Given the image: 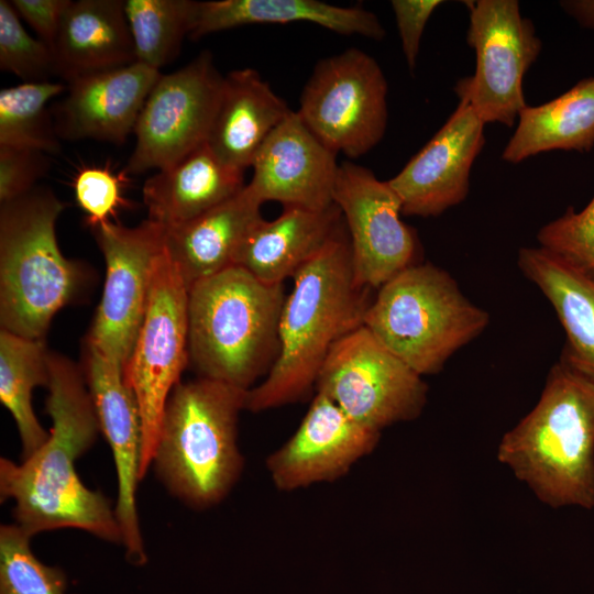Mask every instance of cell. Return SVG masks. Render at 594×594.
Here are the masks:
<instances>
[{
	"label": "cell",
	"mask_w": 594,
	"mask_h": 594,
	"mask_svg": "<svg viewBox=\"0 0 594 594\" xmlns=\"http://www.w3.org/2000/svg\"><path fill=\"white\" fill-rule=\"evenodd\" d=\"M47 365L45 409L53 424L48 439L20 463L0 459V499L14 502V524L32 538L73 528L122 546L111 502L88 488L75 469L101 432L82 370L53 352Z\"/></svg>",
	"instance_id": "1"
},
{
	"label": "cell",
	"mask_w": 594,
	"mask_h": 594,
	"mask_svg": "<svg viewBox=\"0 0 594 594\" xmlns=\"http://www.w3.org/2000/svg\"><path fill=\"white\" fill-rule=\"evenodd\" d=\"M370 290L354 282L350 241L341 226L293 277L277 358L262 383L246 392L245 409L258 413L306 398L332 346L363 324Z\"/></svg>",
	"instance_id": "2"
},
{
	"label": "cell",
	"mask_w": 594,
	"mask_h": 594,
	"mask_svg": "<svg viewBox=\"0 0 594 594\" xmlns=\"http://www.w3.org/2000/svg\"><path fill=\"white\" fill-rule=\"evenodd\" d=\"M497 457L550 506L594 507V382L560 359Z\"/></svg>",
	"instance_id": "3"
},
{
	"label": "cell",
	"mask_w": 594,
	"mask_h": 594,
	"mask_svg": "<svg viewBox=\"0 0 594 594\" xmlns=\"http://www.w3.org/2000/svg\"><path fill=\"white\" fill-rule=\"evenodd\" d=\"M246 392L198 377L179 382L169 395L151 468L166 490L193 509L221 503L242 474L238 419Z\"/></svg>",
	"instance_id": "4"
},
{
	"label": "cell",
	"mask_w": 594,
	"mask_h": 594,
	"mask_svg": "<svg viewBox=\"0 0 594 594\" xmlns=\"http://www.w3.org/2000/svg\"><path fill=\"white\" fill-rule=\"evenodd\" d=\"M283 284L233 265L188 290V356L199 377L249 391L279 349Z\"/></svg>",
	"instance_id": "5"
},
{
	"label": "cell",
	"mask_w": 594,
	"mask_h": 594,
	"mask_svg": "<svg viewBox=\"0 0 594 594\" xmlns=\"http://www.w3.org/2000/svg\"><path fill=\"white\" fill-rule=\"evenodd\" d=\"M64 209L51 189L38 187L1 204V329L44 340L54 315L84 286L82 264L58 248L55 224Z\"/></svg>",
	"instance_id": "6"
},
{
	"label": "cell",
	"mask_w": 594,
	"mask_h": 594,
	"mask_svg": "<svg viewBox=\"0 0 594 594\" xmlns=\"http://www.w3.org/2000/svg\"><path fill=\"white\" fill-rule=\"evenodd\" d=\"M488 323V312L431 263H416L383 284L363 318V326L420 376L440 372Z\"/></svg>",
	"instance_id": "7"
},
{
	"label": "cell",
	"mask_w": 594,
	"mask_h": 594,
	"mask_svg": "<svg viewBox=\"0 0 594 594\" xmlns=\"http://www.w3.org/2000/svg\"><path fill=\"white\" fill-rule=\"evenodd\" d=\"M188 361V289L164 249L155 262L145 316L123 370L141 418V480L151 468L166 403Z\"/></svg>",
	"instance_id": "8"
},
{
	"label": "cell",
	"mask_w": 594,
	"mask_h": 594,
	"mask_svg": "<svg viewBox=\"0 0 594 594\" xmlns=\"http://www.w3.org/2000/svg\"><path fill=\"white\" fill-rule=\"evenodd\" d=\"M387 91L378 63L362 50L350 47L315 65L297 113L332 152L358 158L385 134Z\"/></svg>",
	"instance_id": "9"
},
{
	"label": "cell",
	"mask_w": 594,
	"mask_h": 594,
	"mask_svg": "<svg viewBox=\"0 0 594 594\" xmlns=\"http://www.w3.org/2000/svg\"><path fill=\"white\" fill-rule=\"evenodd\" d=\"M470 24L466 43L476 55L474 74L459 79L454 92L486 123L513 127L528 106L522 79L542 42L517 0L464 1Z\"/></svg>",
	"instance_id": "10"
},
{
	"label": "cell",
	"mask_w": 594,
	"mask_h": 594,
	"mask_svg": "<svg viewBox=\"0 0 594 594\" xmlns=\"http://www.w3.org/2000/svg\"><path fill=\"white\" fill-rule=\"evenodd\" d=\"M316 391L355 421L381 432L416 419L426 405L428 387L362 324L332 346Z\"/></svg>",
	"instance_id": "11"
},
{
	"label": "cell",
	"mask_w": 594,
	"mask_h": 594,
	"mask_svg": "<svg viewBox=\"0 0 594 594\" xmlns=\"http://www.w3.org/2000/svg\"><path fill=\"white\" fill-rule=\"evenodd\" d=\"M223 81L208 51L161 75L138 119L135 145L123 173L158 170L206 143Z\"/></svg>",
	"instance_id": "12"
},
{
	"label": "cell",
	"mask_w": 594,
	"mask_h": 594,
	"mask_svg": "<svg viewBox=\"0 0 594 594\" xmlns=\"http://www.w3.org/2000/svg\"><path fill=\"white\" fill-rule=\"evenodd\" d=\"M90 228L105 257L106 280L86 344L124 370L145 316L153 268L164 250V227L146 219L135 227L107 220Z\"/></svg>",
	"instance_id": "13"
},
{
	"label": "cell",
	"mask_w": 594,
	"mask_h": 594,
	"mask_svg": "<svg viewBox=\"0 0 594 594\" xmlns=\"http://www.w3.org/2000/svg\"><path fill=\"white\" fill-rule=\"evenodd\" d=\"M333 204L349 231L354 282L378 289L418 263L419 241L402 219V202L387 180L352 162L339 164Z\"/></svg>",
	"instance_id": "14"
},
{
	"label": "cell",
	"mask_w": 594,
	"mask_h": 594,
	"mask_svg": "<svg viewBox=\"0 0 594 594\" xmlns=\"http://www.w3.org/2000/svg\"><path fill=\"white\" fill-rule=\"evenodd\" d=\"M100 431L114 460L118 497L116 515L128 562L140 566L147 562L141 532L136 492L140 482L142 426L135 397L127 384L123 366L86 344L81 367Z\"/></svg>",
	"instance_id": "15"
},
{
	"label": "cell",
	"mask_w": 594,
	"mask_h": 594,
	"mask_svg": "<svg viewBox=\"0 0 594 594\" xmlns=\"http://www.w3.org/2000/svg\"><path fill=\"white\" fill-rule=\"evenodd\" d=\"M380 436V431L352 419L326 395L316 393L297 430L267 457L265 465L279 491L333 482L370 454Z\"/></svg>",
	"instance_id": "16"
},
{
	"label": "cell",
	"mask_w": 594,
	"mask_h": 594,
	"mask_svg": "<svg viewBox=\"0 0 594 594\" xmlns=\"http://www.w3.org/2000/svg\"><path fill=\"white\" fill-rule=\"evenodd\" d=\"M485 123L459 100L439 131L388 182L404 216L437 217L465 200L470 173L485 144Z\"/></svg>",
	"instance_id": "17"
},
{
	"label": "cell",
	"mask_w": 594,
	"mask_h": 594,
	"mask_svg": "<svg viewBox=\"0 0 594 594\" xmlns=\"http://www.w3.org/2000/svg\"><path fill=\"white\" fill-rule=\"evenodd\" d=\"M252 168L246 188L262 204L277 201L285 208L314 211L334 205L337 154L314 135L297 111L293 110L266 139Z\"/></svg>",
	"instance_id": "18"
},
{
	"label": "cell",
	"mask_w": 594,
	"mask_h": 594,
	"mask_svg": "<svg viewBox=\"0 0 594 594\" xmlns=\"http://www.w3.org/2000/svg\"><path fill=\"white\" fill-rule=\"evenodd\" d=\"M162 74L133 64L79 77L52 110L59 140H97L123 144Z\"/></svg>",
	"instance_id": "19"
},
{
	"label": "cell",
	"mask_w": 594,
	"mask_h": 594,
	"mask_svg": "<svg viewBox=\"0 0 594 594\" xmlns=\"http://www.w3.org/2000/svg\"><path fill=\"white\" fill-rule=\"evenodd\" d=\"M292 111L257 70H232L224 76L206 143L222 163L245 172L266 139Z\"/></svg>",
	"instance_id": "20"
},
{
	"label": "cell",
	"mask_w": 594,
	"mask_h": 594,
	"mask_svg": "<svg viewBox=\"0 0 594 594\" xmlns=\"http://www.w3.org/2000/svg\"><path fill=\"white\" fill-rule=\"evenodd\" d=\"M263 204L245 187L183 223L164 228V249L186 288L234 265L240 243L262 218Z\"/></svg>",
	"instance_id": "21"
},
{
	"label": "cell",
	"mask_w": 594,
	"mask_h": 594,
	"mask_svg": "<svg viewBox=\"0 0 594 594\" xmlns=\"http://www.w3.org/2000/svg\"><path fill=\"white\" fill-rule=\"evenodd\" d=\"M52 51L55 76L67 84L135 63L124 1H70Z\"/></svg>",
	"instance_id": "22"
},
{
	"label": "cell",
	"mask_w": 594,
	"mask_h": 594,
	"mask_svg": "<svg viewBox=\"0 0 594 594\" xmlns=\"http://www.w3.org/2000/svg\"><path fill=\"white\" fill-rule=\"evenodd\" d=\"M333 205L322 211L289 207L278 218H261L245 234L234 257L256 279L280 285L308 263L341 227Z\"/></svg>",
	"instance_id": "23"
},
{
	"label": "cell",
	"mask_w": 594,
	"mask_h": 594,
	"mask_svg": "<svg viewBox=\"0 0 594 594\" xmlns=\"http://www.w3.org/2000/svg\"><path fill=\"white\" fill-rule=\"evenodd\" d=\"M245 185L244 172L222 163L204 143L148 177L142 194L147 219L168 228L224 202Z\"/></svg>",
	"instance_id": "24"
},
{
	"label": "cell",
	"mask_w": 594,
	"mask_h": 594,
	"mask_svg": "<svg viewBox=\"0 0 594 594\" xmlns=\"http://www.w3.org/2000/svg\"><path fill=\"white\" fill-rule=\"evenodd\" d=\"M309 22L343 35L381 41L385 30L378 18L361 7H341L317 0L197 1L189 37L249 24Z\"/></svg>",
	"instance_id": "25"
},
{
	"label": "cell",
	"mask_w": 594,
	"mask_h": 594,
	"mask_svg": "<svg viewBox=\"0 0 594 594\" xmlns=\"http://www.w3.org/2000/svg\"><path fill=\"white\" fill-rule=\"evenodd\" d=\"M517 264L553 307L566 334L560 359L594 382V279L538 248H521Z\"/></svg>",
	"instance_id": "26"
},
{
	"label": "cell",
	"mask_w": 594,
	"mask_h": 594,
	"mask_svg": "<svg viewBox=\"0 0 594 594\" xmlns=\"http://www.w3.org/2000/svg\"><path fill=\"white\" fill-rule=\"evenodd\" d=\"M594 147V77L576 82L540 106H527L502 160L510 164L553 150L590 152Z\"/></svg>",
	"instance_id": "27"
},
{
	"label": "cell",
	"mask_w": 594,
	"mask_h": 594,
	"mask_svg": "<svg viewBox=\"0 0 594 594\" xmlns=\"http://www.w3.org/2000/svg\"><path fill=\"white\" fill-rule=\"evenodd\" d=\"M48 351L44 340L30 339L8 330L0 332V400L12 415L21 441V459L48 439L32 406L33 391L48 384Z\"/></svg>",
	"instance_id": "28"
},
{
	"label": "cell",
	"mask_w": 594,
	"mask_h": 594,
	"mask_svg": "<svg viewBox=\"0 0 594 594\" xmlns=\"http://www.w3.org/2000/svg\"><path fill=\"white\" fill-rule=\"evenodd\" d=\"M196 7L191 0H125L136 62L157 70L173 62L191 32Z\"/></svg>",
	"instance_id": "29"
},
{
	"label": "cell",
	"mask_w": 594,
	"mask_h": 594,
	"mask_svg": "<svg viewBox=\"0 0 594 594\" xmlns=\"http://www.w3.org/2000/svg\"><path fill=\"white\" fill-rule=\"evenodd\" d=\"M67 89L61 82H23L0 90V145L58 154L57 136L47 102Z\"/></svg>",
	"instance_id": "30"
},
{
	"label": "cell",
	"mask_w": 594,
	"mask_h": 594,
	"mask_svg": "<svg viewBox=\"0 0 594 594\" xmlns=\"http://www.w3.org/2000/svg\"><path fill=\"white\" fill-rule=\"evenodd\" d=\"M31 539L14 522L1 525L0 594H66V573L37 559Z\"/></svg>",
	"instance_id": "31"
},
{
	"label": "cell",
	"mask_w": 594,
	"mask_h": 594,
	"mask_svg": "<svg viewBox=\"0 0 594 594\" xmlns=\"http://www.w3.org/2000/svg\"><path fill=\"white\" fill-rule=\"evenodd\" d=\"M0 68L23 82L50 81L55 76L52 48L25 31L8 0H0Z\"/></svg>",
	"instance_id": "32"
},
{
	"label": "cell",
	"mask_w": 594,
	"mask_h": 594,
	"mask_svg": "<svg viewBox=\"0 0 594 594\" xmlns=\"http://www.w3.org/2000/svg\"><path fill=\"white\" fill-rule=\"evenodd\" d=\"M539 246L594 279V196L583 210L569 207L537 233Z\"/></svg>",
	"instance_id": "33"
},
{
	"label": "cell",
	"mask_w": 594,
	"mask_h": 594,
	"mask_svg": "<svg viewBox=\"0 0 594 594\" xmlns=\"http://www.w3.org/2000/svg\"><path fill=\"white\" fill-rule=\"evenodd\" d=\"M122 179V175H114L102 167H85L77 173L74 179L75 197L87 215V226L109 220V216L124 204Z\"/></svg>",
	"instance_id": "34"
},
{
	"label": "cell",
	"mask_w": 594,
	"mask_h": 594,
	"mask_svg": "<svg viewBox=\"0 0 594 594\" xmlns=\"http://www.w3.org/2000/svg\"><path fill=\"white\" fill-rule=\"evenodd\" d=\"M48 170L45 153L0 145V201L22 197L35 188L37 179Z\"/></svg>",
	"instance_id": "35"
},
{
	"label": "cell",
	"mask_w": 594,
	"mask_h": 594,
	"mask_svg": "<svg viewBox=\"0 0 594 594\" xmlns=\"http://www.w3.org/2000/svg\"><path fill=\"white\" fill-rule=\"evenodd\" d=\"M440 0H393V9L402 50L410 70L416 67L425 26L433 11L440 7Z\"/></svg>",
	"instance_id": "36"
},
{
	"label": "cell",
	"mask_w": 594,
	"mask_h": 594,
	"mask_svg": "<svg viewBox=\"0 0 594 594\" xmlns=\"http://www.w3.org/2000/svg\"><path fill=\"white\" fill-rule=\"evenodd\" d=\"M19 18L23 19L51 48L57 36L65 10L70 0H11Z\"/></svg>",
	"instance_id": "37"
},
{
	"label": "cell",
	"mask_w": 594,
	"mask_h": 594,
	"mask_svg": "<svg viewBox=\"0 0 594 594\" xmlns=\"http://www.w3.org/2000/svg\"><path fill=\"white\" fill-rule=\"evenodd\" d=\"M560 6L581 25L594 30V0H565Z\"/></svg>",
	"instance_id": "38"
}]
</instances>
